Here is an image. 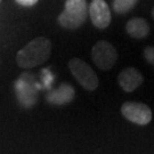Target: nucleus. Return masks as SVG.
I'll return each instance as SVG.
<instances>
[{"instance_id": "nucleus-11", "label": "nucleus", "mask_w": 154, "mask_h": 154, "mask_svg": "<svg viewBox=\"0 0 154 154\" xmlns=\"http://www.w3.org/2000/svg\"><path fill=\"white\" fill-rule=\"evenodd\" d=\"M138 0H113V11L116 14H126L137 5Z\"/></svg>"}, {"instance_id": "nucleus-3", "label": "nucleus", "mask_w": 154, "mask_h": 154, "mask_svg": "<svg viewBox=\"0 0 154 154\" xmlns=\"http://www.w3.org/2000/svg\"><path fill=\"white\" fill-rule=\"evenodd\" d=\"M69 69L79 85H81L86 90L94 91L97 89L99 85L98 77L88 63L80 58H72L69 62Z\"/></svg>"}, {"instance_id": "nucleus-4", "label": "nucleus", "mask_w": 154, "mask_h": 154, "mask_svg": "<svg viewBox=\"0 0 154 154\" xmlns=\"http://www.w3.org/2000/svg\"><path fill=\"white\" fill-rule=\"evenodd\" d=\"M91 58L99 70L109 71L116 65L118 61V51L111 42L100 40L94 45L91 49Z\"/></svg>"}, {"instance_id": "nucleus-8", "label": "nucleus", "mask_w": 154, "mask_h": 154, "mask_svg": "<svg viewBox=\"0 0 154 154\" xmlns=\"http://www.w3.org/2000/svg\"><path fill=\"white\" fill-rule=\"evenodd\" d=\"M144 77L135 67H126L118 75V82L126 93H132L143 83Z\"/></svg>"}, {"instance_id": "nucleus-15", "label": "nucleus", "mask_w": 154, "mask_h": 154, "mask_svg": "<svg viewBox=\"0 0 154 154\" xmlns=\"http://www.w3.org/2000/svg\"><path fill=\"white\" fill-rule=\"evenodd\" d=\"M0 1H1V0H0Z\"/></svg>"}, {"instance_id": "nucleus-12", "label": "nucleus", "mask_w": 154, "mask_h": 154, "mask_svg": "<svg viewBox=\"0 0 154 154\" xmlns=\"http://www.w3.org/2000/svg\"><path fill=\"white\" fill-rule=\"evenodd\" d=\"M143 56L146 61L149 62L151 65L154 66V47L153 46H147L143 50Z\"/></svg>"}, {"instance_id": "nucleus-10", "label": "nucleus", "mask_w": 154, "mask_h": 154, "mask_svg": "<svg viewBox=\"0 0 154 154\" xmlns=\"http://www.w3.org/2000/svg\"><path fill=\"white\" fill-rule=\"evenodd\" d=\"M149 24L143 17L130 18L126 24L127 33L134 39H144L149 34Z\"/></svg>"}, {"instance_id": "nucleus-13", "label": "nucleus", "mask_w": 154, "mask_h": 154, "mask_svg": "<svg viewBox=\"0 0 154 154\" xmlns=\"http://www.w3.org/2000/svg\"><path fill=\"white\" fill-rule=\"evenodd\" d=\"M15 1L23 7H32L38 2V0H15Z\"/></svg>"}, {"instance_id": "nucleus-9", "label": "nucleus", "mask_w": 154, "mask_h": 154, "mask_svg": "<svg viewBox=\"0 0 154 154\" xmlns=\"http://www.w3.org/2000/svg\"><path fill=\"white\" fill-rule=\"evenodd\" d=\"M74 88L69 83H62L57 89L51 90L47 95L48 103L53 105H64L73 100L74 98Z\"/></svg>"}, {"instance_id": "nucleus-5", "label": "nucleus", "mask_w": 154, "mask_h": 154, "mask_svg": "<svg viewBox=\"0 0 154 154\" xmlns=\"http://www.w3.org/2000/svg\"><path fill=\"white\" fill-rule=\"evenodd\" d=\"M122 116L132 123L139 126L149 125L152 120V111L149 106L139 102H126L121 106Z\"/></svg>"}, {"instance_id": "nucleus-2", "label": "nucleus", "mask_w": 154, "mask_h": 154, "mask_svg": "<svg viewBox=\"0 0 154 154\" xmlns=\"http://www.w3.org/2000/svg\"><path fill=\"white\" fill-rule=\"evenodd\" d=\"M88 17V4L86 0H66L64 11L58 16L60 25L69 30H75Z\"/></svg>"}, {"instance_id": "nucleus-7", "label": "nucleus", "mask_w": 154, "mask_h": 154, "mask_svg": "<svg viewBox=\"0 0 154 154\" xmlns=\"http://www.w3.org/2000/svg\"><path fill=\"white\" fill-rule=\"evenodd\" d=\"M16 90L20 102L23 106L30 107L37 102V90L34 87L32 74L24 73L16 82Z\"/></svg>"}, {"instance_id": "nucleus-1", "label": "nucleus", "mask_w": 154, "mask_h": 154, "mask_svg": "<svg viewBox=\"0 0 154 154\" xmlns=\"http://www.w3.org/2000/svg\"><path fill=\"white\" fill-rule=\"evenodd\" d=\"M51 41L45 37L31 40L16 55L17 65L22 69H33L48 61L51 54Z\"/></svg>"}, {"instance_id": "nucleus-14", "label": "nucleus", "mask_w": 154, "mask_h": 154, "mask_svg": "<svg viewBox=\"0 0 154 154\" xmlns=\"http://www.w3.org/2000/svg\"><path fill=\"white\" fill-rule=\"evenodd\" d=\"M151 15H152V17L154 18V7L152 8V11H151Z\"/></svg>"}, {"instance_id": "nucleus-6", "label": "nucleus", "mask_w": 154, "mask_h": 154, "mask_svg": "<svg viewBox=\"0 0 154 154\" xmlns=\"http://www.w3.org/2000/svg\"><path fill=\"white\" fill-rule=\"evenodd\" d=\"M88 15L94 26L99 30L109 28L112 21L111 9L105 0H93L88 6Z\"/></svg>"}]
</instances>
